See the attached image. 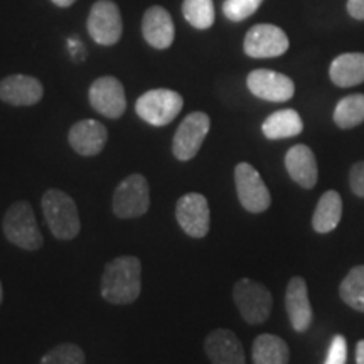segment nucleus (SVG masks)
<instances>
[{"label": "nucleus", "mask_w": 364, "mask_h": 364, "mask_svg": "<svg viewBox=\"0 0 364 364\" xmlns=\"http://www.w3.org/2000/svg\"><path fill=\"white\" fill-rule=\"evenodd\" d=\"M2 230L4 236L14 247H19L26 252H38L44 245L34 209L27 201H17L9 206L2 220Z\"/></svg>", "instance_id": "7ed1b4c3"}, {"label": "nucleus", "mask_w": 364, "mask_h": 364, "mask_svg": "<svg viewBox=\"0 0 364 364\" xmlns=\"http://www.w3.org/2000/svg\"><path fill=\"white\" fill-rule=\"evenodd\" d=\"M88 33L100 46L117 44L124 33L120 9L112 0H98L91 7L88 16Z\"/></svg>", "instance_id": "1a4fd4ad"}, {"label": "nucleus", "mask_w": 364, "mask_h": 364, "mask_svg": "<svg viewBox=\"0 0 364 364\" xmlns=\"http://www.w3.org/2000/svg\"><path fill=\"white\" fill-rule=\"evenodd\" d=\"M235 184L241 206L248 213L258 215L270 208L272 196L267 184L263 182L260 172L248 162H240L235 167Z\"/></svg>", "instance_id": "6e6552de"}, {"label": "nucleus", "mask_w": 364, "mask_h": 364, "mask_svg": "<svg viewBox=\"0 0 364 364\" xmlns=\"http://www.w3.org/2000/svg\"><path fill=\"white\" fill-rule=\"evenodd\" d=\"M150 206L149 182L142 174L125 177L113 193L112 208L120 220H134L144 216Z\"/></svg>", "instance_id": "39448f33"}, {"label": "nucleus", "mask_w": 364, "mask_h": 364, "mask_svg": "<svg viewBox=\"0 0 364 364\" xmlns=\"http://www.w3.org/2000/svg\"><path fill=\"white\" fill-rule=\"evenodd\" d=\"M349 186H351L353 193L364 198V162L354 164L351 172H349Z\"/></svg>", "instance_id": "c756f323"}, {"label": "nucleus", "mask_w": 364, "mask_h": 364, "mask_svg": "<svg viewBox=\"0 0 364 364\" xmlns=\"http://www.w3.org/2000/svg\"><path fill=\"white\" fill-rule=\"evenodd\" d=\"M343 216V199L336 191H327L318 199L316 211L312 216V228L317 233H331L336 230Z\"/></svg>", "instance_id": "412c9836"}, {"label": "nucleus", "mask_w": 364, "mask_h": 364, "mask_svg": "<svg viewBox=\"0 0 364 364\" xmlns=\"http://www.w3.org/2000/svg\"><path fill=\"white\" fill-rule=\"evenodd\" d=\"M182 14L184 19L196 29H209L216 19L213 0H184Z\"/></svg>", "instance_id": "a878e982"}, {"label": "nucleus", "mask_w": 364, "mask_h": 364, "mask_svg": "<svg viewBox=\"0 0 364 364\" xmlns=\"http://www.w3.org/2000/svg\"><path fill=\"white\" fill-rule=\"evenodd\" d=\"M142 33L147 43L156 49H167L174 43V22L164 7L154 6L144 14Z\"/></svg>", "instance_id": "6ab92c4d"}, {"label": "nucleus", "mask_w": 364, "mask_h": 364, "mask_svg": "<svg viewBox=\"0 0 364 364\" xmlns=\"http://www.w3.org/2000/svg\"><path fill=\"white\" fill-rule=\"evenodd\" d=\"M142 290V263L136 257H117L107 263L102 277V297L113 306H129Z\"/></svg>", "instance_id": "f257e3e1"}, {"label": "nucleus", "mask_w": 364, "mask_h": 364, "mask_svg": "<svg viewBox=\"0 0 364 364\" xmlns=\"http://www.w3.org/2000/svg\"><path fill=\"white\" fill-rule=\"evenodd\" d=\"M341 299L354 311L364 312V265L354 267L339 287Z\"/></svg>", "instance_id": "393cba45"}, {"label": "nucleus", "mask_w": 364, "mask_h": 364, "mask_svg": "<svg viewBox=\"0 0 364 364\" xmlns=\"http://www.w3.org/2000/svg\"><path fill=\"white\" fill-rule=\"evenodd\" d=\"M44 97V86L38 78L11 75L0 81V100L12 107H33Z\"/></svg>", "instance_id": "4468645a"}, {"label": "nucleus", "mask_w": 364, "mask_h": 364, "mask_svg": "<svg viewBox=\"0 0 364 364\" xmlns=\"http://www.w3.org/2000/svg\"><path fill=\"white\" fill-rule=\"evenodd\" d=\"M211 129V118L204 112H193L182 120L172 140V154L177 161L188 162L198 156Z\"/></svg>", "instance_id": "0eeeda50"}, {"label": "nucleus", "mask_w": 364, "mask_h": 364, "mask_svg": "<svg viewBox=\"0 0 364 364\" xmlns=\"http://www.w3.org/2000/svg\"><path fill=\"white\" fill-rule=\"evenodd\" d=\"M248 90L257 98L267 102H289L295 93V85L289 76L272 70H255L247 78Z\"/></svg>", "instance_id": "ddd939ff"}, {"label": "nucleus", "mask_w": 364, "mask_h": 364, "mask_svg": "<svg viewBox=\"0 0 364 364\" xmlns=\"http://www.w3.org/2000/svg\"><path fill=\"white\" fill-rule=\"evenodd\" d=\"M289 38L280 27L273 24H257L245 36V54L255 59L277 58L287 53Z\"/></svg>", "instance_id": "f8f14e48"}, {"label": "nucleus", "mask_w": 364, "mask_h": 364, "mask_svg": "<svg viewBox=\"0 0 364 364\" xmlns=\"http://www.w3.org/2000/svg\"><path fill=\"white\" fill-rule=\"evenodd\" d=\"M88 98L95 112L112 120L120 118L127 110L125 88L115 76H102L95 80L90 86Z\"/></svg>", "instance_id": "9b49d317"}, {"label": "nucleus", "mask_w": 364, "mask_h": 364, "mask_svg": "<svg viewBox=\"0 0 364 364\" xmlns=\"http://www.w3.org/2000/svg\"><path fill=\"white\" fill-rule=\"evenodd\" d=\"M204 351L211 364H247L243 346L230 329L209 332L204 339Z\"/></svg>", "instance_id": "dca6fc26"}, {"label": "nucleus", "mask_w": 364, "mask_h": 364, "mask_svg": "<svg viewBox=\"0 0 364 364\" xmlns=\"http://www.w3.org/2000/svg\"><path fill=\"white\" fill-rule=\"evenodd\" d=\"M108 140V130L98 120H81L76 122L68 134V142L76 154L83 157L98 156L105 149Z\"/></svg>", "instance_id": "2eb2a0df"}, {"label": "nucleus", "mask_w": 364, "mask_h": 364, "mask_svg": "<svg viewBox=\"0 0 364 364\" xmlns=\"http://www.w3.org/2000/svg\"><path fill=\"white\" fill-rule=\"evenodd\" d=\"M285 309L290 324L297 332H306L312 324V307L309 300L307 284L302 277H294L287 285Z\"/></svg>", "instance_id": "f3484780"}, {"label": "nucleus", "mask_w": 364, "mask_h": 364, "mask_svg": "<svg viewBox=\"0 0 364 364\" xmlns=\"http://www.w3.org/2000/svg\"><path fill=\"white\" fill-rule=\"evenodd\" d=\"M285 169L300 188L312 189L317 184L318 167L317 159L307 145H294L285 156Z\"/></svg>", "instance_id": "a211bd4d"}, {"label": "nucleus", "mask_w": 364, "mask_h": 364, "mask_svg": "<svg viewBox=\"0 0 364 364\" xmlns=\"http://www.w3.org/2000/svg\"><path fill=\"white\" fill-rule=\"evenodd\" d=\"M233 299L241 317L248 324H263L270 317L273 299L265 285L250 279H241L235 284Z\"/></svg>", "instance_id": "423d86ee"}, {"label": "nucleus", "mask_w": 364, "mask_h": 364, "mask_svg": "<svg viewBox=\"0 0 364 364\" xmlns=\"http://www.w3.org/2000/svg\"><path fill=\"white\" fill-rule=\"evenodd\" d=\"M262 130L263 135L270 140L290 139V136H297L302 134L304 122L297 112L292 110V108H285V110L272 113L263 122Z\"/></svg>", "instance_id": "4be33fe9"}, {"label": "nucleus", "mask_w": 364, "mask_h": 364, "mask_svg": "<svg viewBox=\"0 0 364 364\" xmlns=\"http://www.w3.org/2000/svg\"><path fill=\"white\" fill-rule=\"evenodd\" d=\"M86 356L85 351L78 344L63 343L54 346L48 353L41 358L39 364H85Z\"/></svg>", "instance_id": "bb28decb"}, {"label": "nucleus", "mask_w": 364, "mask_h": 364, "mask_svg": "<svg viewBox=\"0 0 364 364\" xmlns=\"http://www.w3.org/2000/svg\"><path fill=\"white\" fill-rule=\"evenodd\" d=\"M43 215L54 238L68 241L81 231L78 206L70 194L61 189H48L43 194Z\"/></svg>", "instance_id": "f03ea898"}, {"label": "nucleus", "mask_w": 364, "mask_h": 364, "mask_svg": "<svg viewBox=\"0 0 364 364\" xmlns=\"http://www.w3.org/2000/svg\"><path fill=\"white\" fill-rule=\"evenodd\" d=\"M346 361H348V343L344 336L339 334L332 339L324 364H346Z\"/></svg>", "instance_id": "c85d7f7f"}, {"label": "nucleus", "mask_w": 364, "mask_h": 364, "mask_svg": "<svg viewBox=\"0 0 364 364\" xmlns=\"http://www.w3.org/2000/svg\"><path fill=\"white\" fill-rule=\"evenodd\" d=\"M51 2L58 7H70L76 2V0H51Z\"/></svg>", "instance_id": "473e14b6"}, {"label": "nucleus", "mask_w": 364, "mask_h": 364, "mask_svg": "<svg viewBox=\"0 0 364 364\" xmlns=\"http://www.w3.org/2000/svg\"><path fill=\"white\" fill-rule=\"evenodd\" d=\"M349 16L358 21H364V0H348Z\"/></svg>", "instance_id": "7c9ffc66"}, {"label": "nucleus", "mask_w": 364, "mask_h": 364, "mask_svg": "<svg viewBox=\"0 0 364 364\" xmlns=\"http://www.w3.org/2000/svg\"><path fill=\"white\" fill-rule=\"evenodd\" d=\"M2 300H4V289H2V282H0V306H2Z\"/></svg>", "instance_id": "72a5a7b5"}, {"label": "nucleus", "mask_w": 364, "mask_h": 364, "mask_svg": "<svg viewBox=\"0 0 364 364\" xmlns=\"http://www.w3.org/2000/svg\"><path fill=\"white\" fill-rule=\"evenodd\" d=\"M253 364H289L290 349L279 336L260 334L253 341Z\"/></svg>", "instance_id": "5701e85b"}, {"label": "nucleus", "mask_w": 364, "mask_h": 364, "mask_svg": "<svg viewBox=\"0 0 364 364\" xmlns=\"http://www.w3.org/2000/svg\"><path fill=\"white\" fill-rule=\"evenodd\" d=\"M356 364H364V339L356 346Z\"/></svg>", "instance_id": "2f4dec72"}, {"label": "nucleus", "mask_w": 364, "mask_h": 364, "mask_svg": "<svg viewBox=\"0 0 364 364\" xmlns=\"http://www.w3.org/2000/svg\"><path fill=\"white\" fill-rule=\"evenodd\" d=\"M184 100L177 91L157 88L144 93L136 100L135 112L136 115L152 127H166L179 115Z\"/></svg>", "instance_id": "20e7f679"}, {"label": "nucleus", "mask_w": 364, "mask_h": 364, "mask_svg": "<svg viewBox=\"0 0 364 364\" xmlns=\"http://www.w3.org/2000/svg\"><path fill=\"white\" fill-rule=\"evenodd\" d=\"M262 4L263 0H225L223 12L231 22H241L253 16Z\"/></svg>", "instance_id": "cd10ccee"}, {"label": "nucleus", "mask_w": 364, "mask_h": 364, "mask_svg": "<svg viewBox=\"0 0 364 364\" xmlns=\"http://www.w3.org/2000/svg\"><path fill=\"white\" fill-rule=\"evenodd\" d=\"M331 80L336 86L349 88V86L361 85L364 81V54L346 53L332 61L329 70Z\"/></svg>", "instance_id": "aec40b11"}, {"label": "nucleus", "mask_w": 364, "mask_h": 364, "mask_svg": "<svg viewBox=\"0 0 364 364\" xmlns=\"http://www.w3.org/2000/svg\"><path fill=\"white\" fill-rule=\"evenodd\" d=\"M176 220L181 230L191 238H204L211 226V213L206 196L199 193H188L176 204Z\"/></svg>", "instance_id": "9d476101"}, {"label": "nucleus", "mask_w": 364, "mask_h": 364, "mask_svg": "<svg viewBox=\"0 0 364 364\" xmlns=\"http://www.w3.org/2000/svg\"><path fill=\"white\" fill-rule=\"evenodd\" d=\"M334 122L339 129H354L364 122V95H349L336 105Z\"/></svg>", "instance_id": "b1692460"}]
</instances>
